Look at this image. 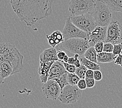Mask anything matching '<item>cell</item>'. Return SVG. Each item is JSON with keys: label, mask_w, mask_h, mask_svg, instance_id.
Wrapping results in <instances>:
<instances>
[{"label": "cell", "mask_w": 122, "mask_h": 108, "mask_svg": "<svg viewBox=\"0 0 122 108\" xmlns=\"http://www.w3.org/2000/svg\"><path fill=\"white\" fill-rule=\"evenodd\" d=\"M103 42H99L96 43L95 45L94 46V48L97 53H100V52L103 51Z\"/></svg>", "instance_id": "f1b7e54d"}, {"label": "cell", "mask_w": 122, "mask_h": 108, "mask_svg": "<svg viewBox=\"0 0 122 108\" xmlns=\"http://www.w3.org/2000/svg\"><path fill=\"white\" fill-rule=\"evenodd\" d=\"M54 0H10L14 12L21 21L31 27L53 13Z\"/></svg>", "instance_id": "6da1fadb"}, {"label": "cell", "mask_w": 122, "mask_h": 108, "mask_svg": "<svg viewBox=\"0 0 122 108\" xmlns=\"http://www.w3.org/2000/svg\"><path fill=\"white\" fill-rule=\"evenodd\" d=\"M59 60L57 57V51L54 47L46 49L40 55V61L43 62H54Z\"/></svg>", "instance_id": "4fadbf2b"}, {"label": "cell", "mask_w": 122, "mask_h": 108, "mask_svg": "<svg viewBox=\"0 0 122 108\" xmlns=\"http://www.w3.org/2000/svg\"><path fill=\"white\" fill-rule=\"evenodd\" d=\"M67 77L68 72H66L62 75L60 76V77L53 78V80L56 81L57 83L59 84V85L60 87L61 90H62L66 85L69 84L68 82Z\"/></svg>", "instance_id": "44dd1931"}, {"label": "cell", "mask_w": 122, "mask_h": 108, "mask_svg": "<svg viewBox=\"0 0 122 108\" xmlns=\"http://www.w3.org/2000/svg\"><path fill=\"white\" fill-rule=\"evenodd\" d=\"M24 57L15 45L7 43H0V62H9L13 68L15 74L21 72L24 69Z\"/></svg>", "instance_id": "7a4b0ae2"}, {"label": "cell", "mask_w": 122, "mask_h": 108, "mask_svg": "<svg viewBox=\"0 0 122 108\" xmlns=\"http://www.w3.org/2000/svg\"><path fill=\"white\" fill-rule=\"evenodd\" d=\"M85 77L94 78V71L92 70L87 69L85 74Z\"/></svg>", "instance_id": "836d02e7"}, {"label": "cell", "mask_w": 122, "mask_h": 108, "mask_svg": "<svg viewBox=\"0 0 122 108\" xmlns=\"http://www.w3.org/2000/svg\"><path fill=\"white\" fill-rule=\"evenodd\" d=\"M82 94V90L78 88L77 85L68 84L61 90L58 99L63 104H73L79 100Z\"/></svg>", "instance_id": "8992f818"}, {"label": "cell", "mask_w": 122, "mask_h": 108, "mask_svg": "<svg viewBox=\"0 0 122 108\" xmlns=\"http://www.w3.org/2000/svg\"><path fill=\"white\" fill-rule=\"evenodd\" d=\"M94 78L96 81H100L102 79V74L100 70L94 71Z\"/></svg>", "instance_id": "4dcf8cb0"}, {"label": "cell", "mask_w": 122, "mask_h": 108, "mask_svg": "<svg viewBox=\"0 0 122 108\" xmlns=\"http://www.w3.org/2000/svg\"><path fill=\"white\" fill-rule=\"evenodd\" d=\"M63 63L64 67L66 70V71L68 73H74L76 71V67L74 65H71V64L68 63L67 62H62Z\"/></svg>", "instance_id": "d4e9b609"}, {"label": "cell", "mask_w": 122, "mask_h": 108, "mask_svg": "<svg viewBox=\"0 0 122 108\" xmlns=\"http://www.w3.org/2000/svg\"><path fill=\"white\" fill-rule=\"evenodd\" d=\"M77 86L81 90H84L87 88L85 78H81L77 84Z\"/></svg>", "instance_id": "f546056e"}, {"label": "cell", "mask_w": 122, "mask_h": 108, "mask_svg": "<svg viewBox=\"0 0 122 108\" xmlns=\"http://www.w3.org/2000/svg\"><path fill=\"white\" fill-rule=\"evenodd\" d=\"M59 45L61 47L66 49L71 53L78 54L80 57H83L86 51L90 47L88 40L87 38H73L65 40Z\"/></svg>", "instance_id": "277c9868"}, {"label": "cell", "mask_w": 122, "mask_h": 108, "mask_svg": "<svg viewBox=\"0 0 122 108\" xmlns=\"http://www.w3.org/2000/svg\"><path fill=\"white\" fill-rule=\"evenodd\" d=\"M67 72L62 61L57 60L52 64L49 71L48 80L53 79Z\"/></svg>", "instance_id": "7c38bea8"}, {"label": "cell", "mask_w": 122, "mask_h": 108, "mask_svg": "<svg viewBox=\"0 0 122 108\" xmlns=\"http://www.w3.org/2000/svg\"><path fill=\"white\" fill-rule=\"evenodd\" d=\"M97 26L107 27L112 19V10L101 0L96 1V5L92 13Z\"/></svg>", "instance_id": "3957f363"}, {"label": "cell", "mask_w": 122, "mask_h": 108, "mask_svg": "<svg viewBox=\"0 0 122 108\" xmlns=\"http://www.w3.org/2000/svg\"><path fill=\"white\" fill-rule=\"evenodd\" d=\"M112 11L122 13V0H101Z\"/></svg>", "instance_id": "e0dca14e"}, {"label": "cell", "mask_w": 122, "mask_h": 108, "mask_svg": "<svg viewBox=\"0 0 122 108\" xmlns=\"http://www.w3.org/2000/svg\"><path fill=\"white\" fill-rule=\"evenodd\" d=\"M96 2L94 0H70L68 9L71 16L92 14Z\"/></svg>", "instance_id": "5b68a950"}, {"label": "cell", "mask_w": 122, "mask_h": 108, "mask_svg": "<svg viewBox=\"0 0 122 108\" xmlns=\"http://www.w3.org/2000/svg\"><path fill=\"white\" fill-rule=\"evenodd\" d=\"M66 55V53L65 52V51H64L62 50H59L57 51V57L59 61H61L62 62L63 58Z\"/></svg>", "instance_id": "1f68e13d"}, {"label": "cell", "mask_w": 122, "mask_h": 108, "mask_svg": "<svg viewBox=\"0 0 122 108\" xmlns=\"http://www.w3.org/2000/svg\"><path fill=\"white\" fill-rule=\"evenodd\" d=\"M62 34L65 40L73 38H83L88 39V33L77 28L72 23L70 16L66 20V24L64 27Z\"/></svg>", "instance_id": "9c48e42d"}, {"label": "cell", "mask_w": 122, "mask_h": 108, "mask_svg": "<svg viewBox=\"0 0 122 108\" xmlns=\"http://www.w3.org/2000/svg\"><path fill=\"white\" fill-rule=\"evenodd\" d=\"M80 61L81 64L86 67L87 69L92 70L93 71L95 70H100V66L98 65L97 63H95L92 61L89 60L85 57H80Z\"/></svg>", "instance_id": "ac0fdd59"}, {"label": "cell", "mask_w": 122, "mask_h": 108, "mask_svg": "<svg viewBox=\"0 0 122 108\" xmlns=\"http://www.w3.org/2000/svg\"><path fill=\"white\" fill-rule=\"evenodd\" d=\"M70 18L75 26L87 33L92 32L97 26L92 15L91 14L71 16Z\"/></svg>", "instance_id": "52a82bcc"}, {"label": "cell", "mask_w": 122, "mask_h": 108, "mask_svg": "<svg viewBox=\"0 0 122 108\" xmlns=\"http://www.w3.org/2000/svg\"><path fill=\"white\" fill-rule=\"evenodd\" d=\"M69 58V57H68V55L66 54V56H65V57H64V58H63L62 62H68Z\"/></svg>", "instance_id": "e575fe53"}, {"label": "cell", "mask_w": 122, "mask_h": 108, "mask_svg": "<svg viewBox=\"0 0 122 108\" xmlns=\"http://www.w3.org/2000/svg\"><path fill=\"white\" fill-rule=\"evenodd\" d=\"M114 45L111 43L104 42L103 44V51L107 52H113Z\"/></svg>", "instance_id": "4316f807"}, {"label": "cell", "mask_w": 122, "mask_h": 108, "mask_svg": "<svg viewBox=\"0 0 122 108\" xmlns=\"http://www.w3.org/2000/svg\"><path fill=\"white\" fill-rule=\"evenodd\" d=\"M114 63L122 67V54L118 55L114 60Z\"/></svg>", "instance_id": "d6a6232c"}, {"label": "cell", "mask_w": 122, "mask_h": 108, "mask_svg": "<svg viewBox=\"0 0 122 108\" xmlns=\"http://www.w3.org/2000/svg\"><path fill=\"white\" fill-rule=\"evenodd\" d=\"M54 62L46 63L40 61V66L38 69V73L40 75L41 82L45 83L48 80L49 71L51 67Z\"/></svg>", "instance_id": "9a60e30c"}, {"label": "cell", "mask_w": 122, "mask_h": 108, "mask_svg": "<svg viewBox=\"0 0 122 108\" xmlns=\"http://www.w3.org/2000/svg\"><path fill=\"white\" fill-rule=\"evenodd\" d=\"M80 79L81 78L75 73H71L68 72L67 80L68 84L69 85H77V84Z\"/></svg>", "instance_id": "7402d4cb"}, {"label": "cell", "mask_w": 122, "mask_h": 108, "mask_svg": "<svg viewBox=\"0 0 122 108\" xmlns=\"http://www.w3.org/2000/svg\"><path fill=\"white\" fill-rule=\"evenodd\" d=\"M58 30L55 31L50 35H46V38H47L48 41V44L51 46L52 47H54L57 45H59L61 42L59 41V40H58L57 37Z\"/></svg>", "instance_id": "ffe728a7"}, {"label": "cell", "mask_w": 122, "mask_h": 108, "mask_svg": "<svg viewBox=\"0 0 122 108\" xmlns=\"http://www.w3.org/2000/svg\"><path fill=\"white\" fill-rule=\"evenodd\" d=\"M85 80L86 81L87 88H91L95 86V84H96V81L94 78L85 77Z\"/></svg>", "instance_id": "83f0119b"}, {"label": "cell", "mask_w": 122, "mask_h": 108, "mask_svg": "<svg viewBox=\"0 0 122 108\" xmlns=\"http://www.w3.org/2000/svg\"><path fill=\"white\" fill-rule=\"evenodd\" d=\"M116 57L113 52H107L102 51L100 53H97V59L98 62L100 63H110L114 61Z\"/></svg>", "instance_id": "2e32d148"}, {"label": "cell", "mask_w": 122, "mask_h": 108, "mask_svg": "<svg viewBox=\"0 0 122 108\" xmlns=\"http://www.w3.org/2000/svg\"><path fill=\"white\" fill-rule=\"evenodd\" d=\"M43 94L46 98L56 100L58 99L61 93V88L59 84L53 79L48 80L42 86Z\"/></svg>", "instance_id": "30bf717a"}, {"label": "cell", "mask_w": 122, "mask_h": 108, "mask_svg": "<svg viewBox=\"0 0 122 108\" xmlns=\"http://www.w3.org/2000/svg\"><path fill=\"white\" fill-rule=\"evenodd\" d=\"M122 42V26L117 20H112L107 27L105 42L115 45Z\"/></svg>", "instance_id": "ba28073f"}, {"label": "cell", "mask_w": 122, "mask_h": 108, "mask_svg": "<svg viewBox=\"0 0 122 108\" xmlns=\"http://www.w3.org/2000/svg\"><path fill=\"white\" fill-rule=\"evenodd\" d=\"M79 57H80V56L78 54H75V55L73 57L69 58L67 63L74 65L76 67V68L79 67L81 65V61Z\"/></svg>", "instance_id": "cb8c5ba5"}, {"label": "cell", "mask_w": 122, "mask_h": 108, "mask_svg": "<svg viewBox=\"0 0 122 108\" xmlns=\"http://www.w3.org/2000/svg\"><path fill=\"white\" fill-rule=\"evenodd\" d=\"M13 68L11 64L7 61L0 62V84L4 83L6 78L13 75Z\"/></svg>", "instance_id": "5bb4252c"}, {"label": "cell", "mask_w": 122, "mask_h": 108, "mask_svg": "<svg viewBox=\"0 0 122 108\" xmlns=\"http://www.w3.org/2000/svg\"><path fill=\"white\" fill-rule=\"evenodd\" d=\"M87 70V69L86 68V67L81 64L80 67L76 68L75 73L80 78H85Z\"/></svg>", "instance_id": "603a6c76"}, {"label": "cell", "mask_w": 122, "mask_h": 108, "mask_svg": "<svg viewBox=\"0 0 122 108\" xmlns=\"http://www.w3.org/2000/svg\"><path fill=\"white\" fill-rule=\"evenodd\" d=\"M107 27L97 26L91 32L88 33V40L90 46H94L99 42H105L107 37Z\"/></svg>", "instance_id": "8fae6325"}, {"label": "cell", "mask_w": 122, "mask_h": 108, "mask_svg": "<svg viewBox=\"0 0 122 108\" xmlns=\"http://www.w3.org/2000/svg\"><path fill=\"white\" fill-rule=\"evenodd\" d=\"M84 57H85L89 60H91L92 62L97 63V52L96 51L94 46H90L87 49L84 54Z\"/></svg>", "instance_id": "d6986e66"}, {"label": "cell", "mask_w": 122, "mask_h": 108, "mask_svg": "<svg viewBox=\"0 0 122 108\" xmlns=\"http://www.w3.org/2000/svg\"><path fill=\"white\" fill-rule=\"evenodd\" d=\"M113 53L116 56L120 54H122V42L114 45Z\"/></svg>", "instance_id": "484cf974"}]
</instances>
